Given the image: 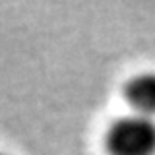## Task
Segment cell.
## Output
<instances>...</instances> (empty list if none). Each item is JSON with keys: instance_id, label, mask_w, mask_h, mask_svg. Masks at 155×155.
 I'll return each mask as SVG.
<instances>
[{"instance_id": "obj_1", "label": "cell", "mask_w": 155, "mask_h": 155, "mask_svg": "<svg viewBox=\"0 0 155 155\" xmlns=\"http://www.w3.org/2000/svg\"><path fill=\"white\" fill-rule=\"evenodd\" d=\"M110 155H155V120L143 114L118 118L107 134Z\"/></svg>"}, {"instance_id": "obj_2", "label": "cell", "mask_w": 155, "mask_h": 155, "mask_svg": "<svg viewBox=\"0 0 155 155\" xmlns=\"http://www.w3.org/2000/svg\"><path fill=\"white\" fill-rule=\"evenodd\" d=\"M126 99L134 107L138 114L151 116L155 114V74L134 76L132 80L126 84Z\"/></svg>"}, {"instance_id": "obj_3", "label": "cell", "mask_w": 155, "mask_h": 155, "mask_svg": "<svg viewBox=\"0 0 155 155\" xmlns=\"http://www.w3.org/2000/svg\"><path fill=\"white\" fill-rule=\"evenodd\" d=\"M0 155H6V153H0Z\"/></svg>"}]
</instances>
